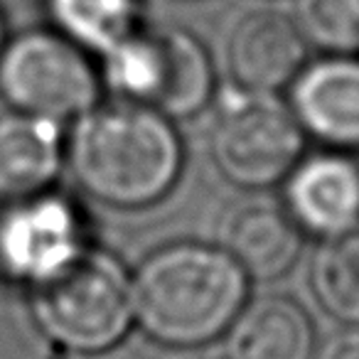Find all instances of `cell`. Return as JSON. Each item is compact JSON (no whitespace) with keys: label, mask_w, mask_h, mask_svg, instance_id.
<instances>
[{"label":"cell","mask_w":359,"mask_h":359,"mask_svg":"<svg viewBox=\"0 0 359 359\" xmlns=\"http://www.w3.org/2000/svg\"><path fill=\"white\" fill-rule=\"evenodd\" d=\"M288 104L308 135L334 148H359V57L330 55L305 65Z\"/></svg>","instance_id":"cell-10"},{"label":"cell","mask_w":359,"mask_h":359,"mask_svg":"<svg viewBox=\"0 0 359 359\" xmlns=\"http://www.w3.org/2000/svg\"><path fill=\"white\" fill-rule=\"evenodd\" d=\"M303 234L288 207L266 195L236 200L217 224V244L254 280L288 273L303 254Z\"/></svg>","instance_id":"cell-9"},{"label":"cell","mask_w":359,"mask_h":359,"mask_svg":"<svg viewBox=\"0 0 359 359\" xmlns=\"http://www.w3.org/2000/svg\"><path fill=\"white\" fill-rule=\"evenodd\" d=\"M310 288L325 313L359 325V226L323 239L310 264Z\"/></svg>","instance_id":"cell-15"},{"label":"cell","mask_w":359,"mask_h":359,"mask_svg":"<svg viewBox=\"0 0 359 359\" xmlns=\"http://www.w3.org/2000/svg\"><path fill=\"white\" fill-rule=\"evenodd\" d=\"M135 325L168 347H200L224 334L249 303V276L219 244L177 241L130 273Z\"/></svg>","instance_id":"cell-2"},{"label":"cell","mask_w":359,"mask_h":359,"mask_svg":"<svg viewBox=\"0 0 359 359\" xmlns=\"http://www.w3.org/2000/svg\"><path fill=\"white\" fill-rule=\"evenodd\" d=\"M101 76L118 99L187 118L215 96V62L197 35L182 27H140L104 57Z\"/></svg>","instance_id":"cell-4"},{"label":"cell","mask_w":359,"mask_h":359,"mask_svg":"<svg viewBox=\"0 0 359 359\" xmlns=\"http://www.w3.org/2000/svg\"><path fill=\"white\" fill-rule=\"evenodd\" d=\"M86 251L76 210L65 197L13 200L0 212V276L25 285L45 283Z\"/></svg>","instance_id":"cell-7"},{"label":"cell","mask_w":359,"mask_h":359,"mask_svg":"<svg viewBox=\"0 0 359 359\" xmlns=\"http://www.w3.org/2000/svg\"><path fill=\"white\" fill-rule=\"evenodd\" d=\"M285 207L323 239L359 226V163L342 153L300 160L285 177Z\"/></svg>","instance_id":"cell-11"},{"label":"cell","mask_w":359,"mask_h":359,"mask_svg":"<svg viewBox=\"0 0 359 359\" xmlns=\"http://www.w3.org/2000/svg\"><path fill=\"white\" fill-rule=\"evenodd\" d=\"M293 20L308 45L327 55L359 52V0H295Z\"/></svg>","instance_id":"cell-16"},{"label":"cell","mask_w":359,"mask_h":359,"mask_svg":"<svg viewBox=\"0 0 359 359\" xmlns=\"http://www.w3.org/2000/svg\"><path fill=\"white\" fill-rule=\"evenodd\" d=\"M57 30L104 57L140 27L138 0H47Z\"/></svg>","instance_id":"cell-14"},{"label":"cell","mask_w":359,"mask_h":359,"mask_svg":"<svg viewBox=\"0 0 359 359\" xmlns=\"http://www.w3.org/2000/svg\"><path fill=\"white\" fill-rule=\"evenodd\" d=\"M313 320L285 295L246 303L226 330V359H313Z\"/></svg>","instance_id":"cell-13"},{"label":"cell","mask_w":359,"mask_h":359,"mask_svg":"<svg viewBox=\"0 0 359 359\" xmlns=\"http://www.w3.org/2000/svg\"><path fill=\"white\" fill-rule=\"evenodd\" d=\"M101 76L81 45L60 30H27L0 55V96L15 111L74 121L99 104Z\"/></svg>","instance_id":"cell-5"},{"label":"cell","mask_w":359,"mask_h":359,"mask_svg":"<svg viewBox=\"0 0 359 359\" xmlns=\"http://www.w3.org/2000/svg\"><path fill=\"white\" fill-rule=\"evenodd\" d=\"M303 148L298 116L273 94L236 91L222 104L210 133V155L222 177L254 192L283 182Z\"/></svg>","instance_id":"cell-6"},{"label":"cell","mask_w":359,"mask_h":359,"mask_svg":"<svg viewBox=\"0 0 359 359\" xmlns=\"http://www.w3.org/2000/svg\"><path fill=\"white\" fill-rule=\"evenodd\" d=\"M313 359H359V330H347L330 337L320 349H315Z\"/></svg>","instance_id":"cell-17"},{"label":"cell","mask_w":359,"mask_h":359,"mask_svg":"<svg viewBox=\"0 0 359 359\" xmlns=\"http://www.w3.org/2000/svg\"><path fill=\"white\" fill-rule=\"evenodd\" d=\"M182 140L172 118L135 101L96 104L74 118L67 165L76 185L118 210L165 200L182 172Z\"/></svg>","instance_id":"cell-1"},{"label":"cell","mask_w":359,"mask_h":359,"mask_svg":"<svg viewBox=\"0 0 359 359\" xmlns=\"http://www.w3.org/2000/svg\"><path fill=\"white\" fill-rule=\"evenodd\" d=\"M308 57V40L293 15L249 11L231 22L224 37V62L239 91L276 94L293 84Z\"/></svg>","instance_id":"cell-8"},{"label":"cell","mask_w":359,"mask_h":359,"mask_svg":"<svg viewBox=\"0 0 359 359\" xmlns=\"http://www.w3.org/2000/svg\"><path fill=\"white\" fill-rule=\"evenodd\" d=\"M30 310L40 332L74 354H101L135 325L133 280L116 256L86 249L65 271L32 285Z\"/></svg>","instance_id":"cell-3"},{"label":"cell","mask_w":359,"mask_h":359,"mask_svg":"<svg viewBox=\"0 0 359 359\" xmlns=\"http://www.w3.org/2000/svg\"><path fill=\"white\" fill-rule=\"evenodd\" d=\"M6 22H3V15H0V55H3V47H6Z\"/></svg>","instance_id":"cell-18"},{"label":"cell","mask_w":359,"mask_h":359,"mask_svg":"<svg viewBox=\"0 0 359 359\" xmlns=\"http://www.w3.org/2000/svg\"><path fill=\"white\" fill-rule=\"evenodd\" d=\"M67 145L57 121L13 109L0 114V197L40 195L60 175Z\"/></svg>","instance_id":"cell-12"}]
</instances>
